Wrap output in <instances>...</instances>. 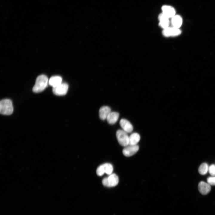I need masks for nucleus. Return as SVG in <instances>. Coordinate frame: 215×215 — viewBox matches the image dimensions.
<instances>
[{
  "instance_id": "nucleus-5",
  "label": "nucleus",
  "mask_w": 215,
  "mask_h": 215,
  "mask_svg": "<svg viewBox=\"0 0 215 215\" xmlns=\"http://www.w3.org/2000/svg\"><path fill=\"white\" fill-rule=\"evenodd\" d=\"M113 167L109 163H105L99 166L96 170V173L99 176H102L105 173L108 175L112 173Z\"/></svg>"
},
{
  "instance_id": "nucleus-14",
  "label": "nucleus",
  "mask_w": 215,
  "mask_h": 215,
  "mask_svg": "<svg viewBox=\"0 0 215 215\" xmlns=\"http://www.w3.org/2000/svg\"><path fill=\"white\" fill-rule=\"evenodd\" d=\"M171 24L173 27L179 28L182 23V19L181 16L176 14L171 18Z\"/></svg>"
},
{
  "instance_id": "nucleus-16",
  "label": "nucleus",
  "mask_w": 215,
  "mask_h": 215,
  "mask_svg": "<svg viewBox=\"0 0 215 215\" xmlns=\"http://www.w3.org/2000/svg\"><path fill=\"white\" fill-rule=\"evenodd\" d=\"M140 139V136L137 133H133L129 136V145H136Z\"/></svg>"
},
{
  "instance_id": "nucleus-18",
  "label": "nucleus",
  "mask_w": 215,
  "mask_h": 215,
  "mask_svg": "<svg viewBox=\"0 0 215 215\" xmlns=\"http://www.w3.org/2000/svg\"><path fill=\"white\" fill-rule=\"evenodd\" d=\"M171 35V36H175L180 35L181 32L179 29L174 27H170Z\"/></svg>"
},
{
  "instance_id": "nucleus-15",
  "label": "nucleus",
  "mask_w": 215,
  "mask_h": 215,
  "mask_svg": "<svg viewBox=\"0 0 215 215\" xmlns=\"http://www.w3.org/2000/svg\"><path fill=\"white\" fill-rule=\"evenodd\" d=\"M62 78L58 76H53L51 77L48 80L49 84L53 87L59 85L62 83Z\"/></svg>"
},
{
  "instance_id": "nucleus-20",
  "label": "nucleus",
  "mask_w": 215,
  "mask_h": 215,
  "mask_svg": "<svg viewBox=\"0 0 215 215\" xmlns=\"http://www.w3.org/2000/svg\"><path fill=\"white\" fill-rule=\"evenodd\" d=\"M208 171L212 176H215V165L212 164L210 165L209 167Z\"/></svg>"
},
{
  "instance_id": "nucleus-8",
  "label": "nucleus",
  "mask_w": 215,
  "mask_h": 215,
  "mask_svg": "<svg viewBox=\"0 0 215 215\" xmlns=\"http://www.w3.org/2000/svg\"><path fill=\"white\" fill-rule=\"evenodd\" d=\"M162 13L169 18H172L176 15V10L172 6L164 5L161 7Z\"/></svg>"
},
{
  "instance_id": "nucleus-13",
  "label": "nucleus",
  "mask_w": 215,
  "mask_h": 215,
  "mask_svg": "<svg viewBox=\"0 0 215 215\" xmlns=\"http://www.w3.org/2000/svg\"><path fill=\"white\" fill-rule=\"evenodd\" d=\"M119 114L116 112H111L108 115L106 119L108 122L110 124L115 123L118 120Z\"/></svg>"
},
{
  "instance_id": "nucleus-12",
  "label": "nucleus",
  "mask_w": 215,
  "mask_h": 215,
  "mask_svg": "<svg viewBox=\"0 0 215 215\" xmlns=\"http://www.w3.org/2000/svg\"><path fill=\"white\" fill-rule=\"evenodd\" d=\"M111 112L110 108L108 106H104L100 108L99 110V116L100 119L105 120Z\"/></svg>"
},
{
  "instance_id": "nucleus-1",
  "label": "nucleus",
  "mask_w": 215,
  "mask_h": 215,
  "mask_svg": "<svg viewBox=\"0 0 215 215\" xmlns=\"http://www.w3.org/2000/svg\"><path fill=\"white\" fill-rule=\"evenodd\" d=\"M47 77L44 75H41L36 78L35 84L32 90L35 93H39L43 91L46 87L48 83Z\"/></svg>"
},
{
  "instance_id": "nucleus-19",
  "label": "nucleus",
  "mask_w": 215,
  "mask_h": 215,
  "mask_svg": "<svg viewBox=\"0 0 215 215\" xmlns=\"http://www.w3.org/2000/svg\"><path fill=\"white\" fill-rule=\"evenodd\" d=\"M162 34L164 36L166 37L171 36L170 27H168L163 29L162 31Z\"/></svg>"
},
{
  "instance_id": "nucleus-10",
  "label": "nucleus",
  "mask_w": 215,
  "mask_h": 215,
  "mask_svg": "<svg viewBox=\"0 0 215 215\" xmlns=\"http://www.w3.org/2000/svg\"><path fill=\"white\" fill-rule=\"evenodd\" d=\"M120 125L122 130L127 133H131L133 130V127L132 124L127 120L121 119L119 122Z\"/></svg>"
},
{
  "instance_id": "nucleus-11",
  "label": "nucleus",
  "mask_w": 215,
  "mask_h": 215,
  "mask_svg": "<svg viewBox=\"0 0 215 215\" xmlns=\"http://www.w3.org/2000/svg\"><path fill=\"white\" fill-rule=\"evenodd\" d=\"M198 188L200 193L203 195L208 194L211 190V185L208 183L202 181L199 183Z\"/></svg>"
},
{
  "instance_id": "nucleus-9",
  "label": "nucleus",
  "mask_w": 215,
  "mask_h": 215,
  "mask_svg": "<svg viewBox=\"0 0 215 215\" xmlns=\"http://www.w3.org/2000/svg\"><path fill=\"white\" fill-rule=\"evenodd\" d=\"M159 26L163 29L169 27V18L161 13L158 16Z\"/></svg>"
},
{
  "instance_id": "nucleus-21",
  "label": "nucleus",
  "mask_w": 215,
  "mask_h": 215,
  "mask_svg": "<svg viewBox=\"0 0 215 215\" xmlns=\"http://www.w3.org/2000/svg\"><path fill=\"white\" fill-rule=\"evenodd\" d=\"M207 182L211 185H215V176H212L208 178Z\"/></svg>"
},
{
  "instance_id": "nucleus-17",
  "label": "nucleus",
  "mask_w": 215,
  "mask_h": 215,
  "mask_svg": "<svg viewBox=\"0 0 215 215\" xmlns=\"http://www.w3.org/2000/svg\"><path fill=\"white\" fill-rule=\"evenodd\" d=\"M208 168L209 167L207 163H203L200 165L199 168V172L201 175L206 174L208 171Z\"/></svg>"
},
{
  "instance_id": "nucleus-3",
  "label": "nucleus",
  "mask_w": 215,
  "mask_h": 215,
  "mask_svg": "<svg viewBox=\"0 0 215 215\" xmlns=\"http://www.w3.org/2000/svg\"><path fill=\"white\" fill-rule=\"evenodd\" d=\"M116 135L119 143L121 146L125 147L129 145V136L127 133L119 129L117 131Z\"/></svg>"
},
{
  "instance_id": "nucleus-2",
  "label": "nucleus",
  "mask_w": 215,
  "mask_h": 215,
  "mask_svg": "<svg viewBox=\"0 0 215 215\" xmlns=\"http://www.w3.org/2000/svg\"><path fill=\"white\" fill-rule=\"evenodd\" d=\"M13 112L11 101L10 99H3L0 102V112L3 115H10Z\"/></svg>"
},
{
  "instance_id": "nucleus-4",
  "label": "nucleus",
  "mask_w": 215,
  "mask_h": 215,
  "mask_svg": "<svg viewBox=\"0 0 215 215\" xmlns=\"http://www.w3.org/2000/svg\"><path fill=\"white\" fill-rule=\"evenodd\" d=\"M119 182L118 176L115 173H112L107 177L103 179L102 184L105 186L111 187L117 185Z\"/></svg>"
},
{
  "instance_id": "nucleus-7",
  "label": "nucleus",
  "mask_w": 215,
  "mask_h": 215,
  "mask_svg": "<svg viewBox=\"0 0 215 215\" xmlns=\"http://www.w3.org/2000/svg\"><path fill=\"white\" fill-rule=\"evenodd\" d=\"M139 149V146L137 145H129L125 147L122 150V153L125 156L130 157L135 154Z\"/></svg>"
},
{
  "instance_id": "nucleus-6",
  "label": "nucleus",
  "mask_w": 215,
  "mask_h": 215,
  "mask_svg": "<svg viewBox=\"0 0 215 215\" xmlns=\"http://www.w3.org/2000/svg\"><path fill=\"white\" fill-rule=\"evenodd\" d=\"M68 88V84L62 83L57 86L53 87V92L54 94L57 96H63L66 94Z\"/></svg>"
}]
</instances>
